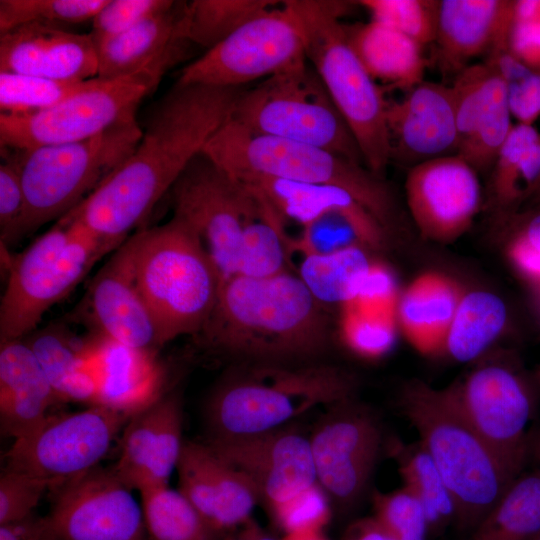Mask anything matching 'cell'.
Returning a JSON list of instances; mask_svg holds the SVG:
<instances>
[{"instance_id": "obj_1", "label": "cell", "mask_w": 540, "mask_h": 540, "mask_svg": "<svg viewBox=\"0 0 540 540\" xmlns=\"http://www.w3.org/2000/svg\"><path fill=\"white\" fill-rule=\"evenodd\" d=\"M243 90L177 82L152 110L131 155L59 220L81 224L115 251L230 120Z\"/></svg>"}, {"instance_id": "obj_2", "label": "cell", "mask_w": 540, "mask_h": 540, "mask_svg": "<svg viewBox=\"0 0 540 540\" xmlns=\"http://www.w3.org/2000/svg\"><path fill=\"white\" fill-rule=\"evenodd\" d=\"M210 351L238 364L315 363L327 349L329 322L298 275H236L223 282L196 335Z\"/></svg>"}, {"instance_id": "obj_3", "label": "cell", "mask_w": 540, "mask_h": 540, "mask_svg": "<svg viewBox=\"0 0 540 540\" xmlns=\"http://www.w3.org/2000/svg\"><path fill=\"white\" fill-rule=\"evenodd\" d=\"M355 387L350 373L329 364H237L208 397V441L230 440L287 426L317 406L352 398Z\"/></svg>"}, {"instance_id": "obj_4", "label": "cell", "mask_w": 540, "mask_h": 540, "mask_svg": "<svg viewBox=\"0 0 540 540\" xmlns=\"http://www.w3.org/2000/svg\"><path fill=\"white\" fill-rule=\"evenodd\" d=\"M399 407L452 496L454 523L471 532L520 475L508 469L476 432L448 387L409 382Z\"/></svg>"}, {"instance_id": "obj_5", "label": "cell", "mask_w": 540, "mask_h": 540, "mask_svg": "<svg viewBox=\"0 0 540 540\" xmlns=\"http://www.w3.org/2000/svg\"><path fill=\"white\" fill-rule=\"evenodd\" d=\"M283 4L294 15L307 60L352 132L365 166L380 176L391 160L388 101L352 48L341 22L350 3L286 0Z\"/></svg>"}, {"instance_id": "obj_6", "label": "cell", "mask_w": 540, "mask_h": 540, "mask_svg": "<svg viewBox=\"0 0 540 540\" xmlns=\"http://www.w3.org/2000/svg\"><path fill=\"white\" fill-rule=\"evenodd\" d=\"M137 285L158 326L163 344L196 336L214 307L220 279L192 228L173 216L132 234Z\"/></svg>"}, {"instance_id": "obj_7", "label": "cell", "mask_w": 540, "mask_h": 540, "mask_svg": "<svg viewBox=\"0 0 540 540\" xmlns=\"http://www.w3.org/2000/svg\"><path fill=\"white\" fill-rule=\"evenodd\" d=\"M203 152L233 177L266 176L342 188L364 205L389 231L396 220L390 189L365 165L323 148L255 134L231 119Z\"/></svg>"}, {"instance_id": "obj_8", "label": "cell", "mask_w": 540, "mask_h": 540, "mask_svg": "<svg viewBox=\"0 0 540 540\" xmlns=\"http://www.w3.org/2000/svg\"><path fill=\"white\" fill-rule=\"evenodd\" d=\"M114 250L77 222L57 223L10 257L0 302V341L23 339Z\"/></svg>"}, {"instance_id": "obj_9", "label": "cell", "mask_w": 540, "mask_h": 540, "mask_svg": "<svg viewBox=\"0 0 540 540\" xmlns=\"http://www.w3.org/2000/svg\"><path fill=\"white\" fill-rule=\"evenodd\" d=\"M142 132L133 119L81 141L19 151L25 195L20 239L79 205L131 155Z\"/></svg>"}, {"instance_id": "obj_10", "label": "cell", "mask_w": 540, "mask_h": 540, "mask_svg": "<svg viewBox=\"0 0 540 540\" xmlns=\"http://www.w3.org/2000/svg\"><path fill=\"white\" fill-rule=\"evenodd\" d=\"M230 119L255 134L314 145L365 165L352 132L308 60L243 90Z\"/></svg>"}, {"instance_id": "obj_11", "label": "cell", "mask_w": 540, "mask_h": 540, "mask_svg": "<svg viewBox=\"0 0 540 540\" xmlns=\"http://www.w3.org/2000/svg\"><path fill=\"white\" fill-rule=\"evenodd\" d=\"M162 77L151 70L114 79L95 77L77 93L42 111L0 114L1 148L28 151L77 142L136 119L139 104Z\"/></svg>"}, {"instance_id": "obj_12", "label": "cell", "mask_w": 540, "mask_h": 540, "mask_svg": "<svg viewBox=\"0 0 540 540\" xmlns=\"http://www.w3.org/2000/svg\"><path fill=\"white\" fill-rule=\"evenodd\" d=\"M170 193L174 215L199 238L220 285L236 276L244 232L262 211L259 199L203 151L189 163Z\"/></svg>"}, {"instance_id": "obj_13", "label": "cell", "mask_w": 540, "mask_h": 540, "mask_svg": "<svg viewBox=\"0 0 540 540\" xmlns=\"http://www.w3.org/2000/svg\"><path fill=\"white\" fill-rule=\"evenodd\" d=\"M129 417L100 405L51 414L38 427L14 440L7 466L57 489L98 466Z\"/></svg>"}, {"instance_id": "obj_14", "label": "cell", "mask_w": 540, "mask_h": 540, "mask_svg": "<svg viewBox=\"0 0 540 540\" xmlns=\"http://www.w3.org/2000/svg\"><path fill=\"white\" fill-rule=\"evenodd\" d=\"M306 61L301 29L282 4L252 18L188 64L178 83L243 88Z\"/></svg>"}, {"instance_id": "obj_15", "label": "cell", "mask_w": 540, "mask_h": 540, "mask_svg": "<svg viewBox=\"0 0 540 540\" xmlns=\"http://www.w3.org/2000/svg\"><path fill=\"white\" fill-rule=\"evenodd\" d=\"M449 390L459 409L500 461L517 475L531 458L527 433L534 395L513 368L489 363L472 370Z\"/></svg>"}, {"instance_id": "obj_16", "label": "cell", "mask_w": 540, "mask_h": 540, "mask_svg": "<svg viewBox=\"0 0 540 540\" xmlns=\"http://www.w3.org/2000/svg\"><path fill=\"white\" fill-rule=\"evenodd\" d=\"M309 443L317 483L339 507L364 494L382 444L375 415L352 398L330 405Z\"/></svg>"}, {"instance_id": "obj_17", "label": "cell", "mask_w": 540, "mask_h": 540, "mask_svg": "<svg viewBox=\"0 0 540 540\" xmlns=\"http://www.w3.org/2000/svg\"><path fill=\"white\" fill-rule=\"evenodd\" d=\"M56 490L47 515L54 540H150L142 506L113 467L98 465Z\"/></svg>"}, {"instance_id": "obj_18", "label": "cell", "mask_w": 540, "mask_h": 540, "mask_svg": "<svg viewBox=\"0 0 540 540\" xmlns=\"http://www.w3.org/2000/svg\"><path fill=\"white\" fill-rule=\"evenodd\" d=\"M133 250L131 235L89 281L72 319L84 324L91 334L158 351L164 344L135 279Z\"/></svg>"}, {"instance_id": "obj_19", "label": "cell", "mask_w": 540, "mask_h": 540, "mask_svg": "<svg viewBox=\"0 0 540 540\" xmlns=\"http://www.w3.org/2000/svg\"><path fill=\"white\" fill-rule=\"evenodd\" d=\"M405 196L420 236L439 244L452 243L466 233L482 205L478 172L458 154L412 166Z\"/></svg>"}, {"instance_id": "obj_20", "label": "cell", "mask_w": 540, "mask_h": 540, "mask_svg": "<svg viewBox=\"0 0 540 540\" xmlns=\"http://www.w3.org/2000/svg\"><path fill=\"white\" fill-rule=\"evenodd\" d=\"M206 444L253 482L270 509L317 482L309 438L290 426Z\"/></svg>"}, {"instance_id": "obj_21", "label": "cell", "mask_w": 540, "mask_h": 540, "mask_svg": "<svg viewBox=\"0 0 540 540\" xmlns=\"http://www.w3.org/2000/svg\"><path fill=\"white\" fill-rule=\"evenodd\" d=\"M182 399L166 392L153 404L129 418L121 439L114 471L131 490L139 492L168 485L177 468L182 439Z\"/></svg>"}, {"instance_id": "obj_22", "label": "cell", "mask_w": 540, "mask_h": 540, "mask_svg": "<svg viewBox=\"0 0 540 540\" xmlns=\"http://www.w3.org/2000/svg\"><path fill=\"white\" fill-rule=\"evenodd\" d=\"M391 159L413 163L454 155L459 134L451 86L422 81L399 101L388 102Z\"/></svg>"}, {"instance_id": "obj_23", "label": "cell", "mask_w": 540, "mask_h": 540, "mask_svg": "<svg viewBox=\"0 0 540 540\" xmlns=\"http://www.w3.org/2000/svg\"><path fill=\"white\" fill-rule=\"evenodd\" d=\"M178 490L219 532L246 523L260 500L253 482L206 443L184 441Z\"/></svg>"}, {"instance_id": "obj_24", "label": "cell", "mask_w": 540, "mask_h": 540, "mask_svg": "<svg viewBox=\"0 0 540 540\" xmlns=\"http://www.w3.org/2000/svg\"><path fill=\"white\" fill-rule=\"evenodd\" d=\"M84 353L96 386L93 405L130 418L166 393V371L158 351L90 334L84 339Z\"/></svg>"}, {"instance_id": "obj_25", "label": "cell", "mask_w": 540, "mask_h": 540, "mask_svg": "<svg viewBox=\"0 0 540 540\" xmlns=\"http://www.w3.org/2000/svg\"><path fill=\"white\" fill-rule=\"evenodd\" d=\"M0 72L89 80L98 74L96 45L91 34L56 25L25 24L0 34Z\"/></svg>"}, {"instance_id": "obj_26", "label": "cell", "mask_w": 540, "mask_h": 540, "mask_svg": "<svg viewBox=\"0 0 540 540\" xmlns=\"http://www.w3.org/2000/svg\"><path fill=\"white\" fill-rule=\"evenodd\" d=\"M185 2H174L131 29L95 42L97 77L114 79L144 70L164 74L183 58L190 45L181 34Z\"/></svg>"}, {"instance_id": "obj_27", "label": "cell", "mask_w": 540, "mask_h": 540, "mask_svg": "<svg viewBox=\"0 0 540 540\" xmlns=\"http://www.w3.org/2000/svg\"><path fill=\"white\" fill-rule=\"evenodd\" d=\"M515 1L440 0L436 38L438 62L460 72L470 59L508 42Z\"/></svg>"}, {"instance_id": "obj_28", "label": "cell", "mask_w": 540, "mask_h": 540, "mask_svg": "<svg viewBox=\"0 0 540 540\" xmlns=\"http://www.w3.org/2000/svg\"><path fill=\"white\" fill-rule=\"evenodd\" d=\"M61 403L37 357L23 339L0 341V423L4 435L20 438Z\"/></svg>"}, {"instance_id": "obj_29", "label": "cell", "mask_w": 540, "mask_h": 540, "mask_svg": "<svg viewBox=\"0 0 540 540\" xmlns=\"http://www.w3.org/2000/svg\"><path fill=\"white\" fill-rule=\"evenodd\" d=\"M465 290L451 276L426 271L400 292L396 320L407 342L423 355L443 352L453 316Z\"/></svg>"}, {"instance_id": "obj_30", "label": "cell", "mask_w": 540, "mask_h": 540, "mask_svg": "<svg viewBox=\"0 0 540 540\" xmlns=\"http://www.w3.org/2000/svg\"><path fill=\"white\" fill-rule=\"evenodd\" d=\"M346 31L352 48L375 81L407 91L424 81L422 46L411 38L373 20L346 26Z\"/></svg>"}, {"instance_id": "obj_31", "label": "cell", "mask_w": 540, "mask_h": 540, "mask_svg": "<svg viewBox=\"0 0 540 540\" xmlns=\"http://www.w3.org/2000/svg\"><path fill=\"white\" fill-rule=\"evenodd\" d=\"M23 340L34 352L61 403L94 404L96 386L85 358L84 339H78L63 324H50L37 328Z\"/></svg>"}, {"instance_id": "obj_32", "label": "cell", "mask_w": 540, "mask_h": 540, "mask_svg": "<svg viewBox=\"0 0 540 540\" xmlns=\"http://www.w3.org/2000/svg\"><path fill=\"white\" fill-rule=\"evenodd\" d=\"M387 233L365 207L332 210L302 226L296 239L289 238V250L303 256H326L355 246L378 249L385 244Z\"/></svg>"}, {"instance_id": "obj_33", "label": "cell", "mask_w": 540, "mask_h": 540, "mask_svg": "<svg viewBox=\"0 0 540 540\" xmlns=\"http://www.w3.org/2000/svg\"><path fill=\"white\" fill-rule=\"evenodd\" d=\"M508 313L505 302L487 290L465 291L450 324L443 352L458 362L481 356L502 334Z\"/></svg>"}, {"instance_id": "obj_34", "label": "cell", "mask_w": 540, "mask_h": 540, "mask_svg": "<svg viewBox=\"0 0 540 540\" xmlns=\"http://www.w3.org/2000/svg\"><path fill=\"white\" fill-rule=\"evenodd\" d=\"M540 533V469L520 475L468 540H532Z\"/></svg>"}, {"instance_id": "obj_35", "label": "cell", "mask_w": 540, "mask_h": 540, "mask_svg": "<svg viewBox=\"0 0 540 540\" xmlns=\"http://www.w3.org/2000/svg\"><path fill=\"white\" fill-rule=\"evenodd\" d=\"M355 246L326 256H303L298 276L323 306L351 302L373 261Z\"/></svg>"}, {"instance_id": "obj_36", "label": "cell", "mask_w": 540, "mask_h": 540, "mask_svg": "<svg viewBox=\"0 0 540 540\" xmlns=\"http://www.w3.org/2000/svg\"><path fill=\"white\" fill-rule=\"evenodd\" d=\"M150 540H222L217 531L179 491L168 485L140 492Z\"/></svg>"}, {"instance_id": "obj_37", "label": "cell", "mask_w": 540, "mask_h": 540, "mask_svg": "<svg viewBox=\"0 0 540 540\" xmlns=\"http://www.w3.org/2000/svg\"><path fill=\"white\" fill-rule=\"evenodd\" d=\"M271 0H193L185 2L181 34L185 40L215 47L246 22L277 5Z\"/></svg>"}, {"instance_id": "obj_38", "label": "cell", "mask_w": 540, "mask_h": 540, "mask_svg": "<svg viewBox=\"0 0 540 540\" xmlns=\"http://www.w3.org/2000/svg\"><path fill=\"white\" fill-rule=\"evenodd\" d=\"M394 455L403 487L422 504L429 531H438L454 522L455 506L452 496L422 444H396Z\"/></svg>"}, {"instance_id": "obj_39", "label": "cell", "mask_w": 540, "mask_h": 540, "mask_svg": "<svg viewBox=\"0 0 540 540\" xmlns=\"http://www.w3.org/2000/svg\"><path fill=\"white\" fill-rule=\"evenodd\" d=\"M259 201L261 214L246 227L238 261L237 275L251 278L271 277L288 271L290 252L284 221L268 204Z\"/></svg>"}, {"instance_id": "obj_40", "label": "cell", "mask_w": 540, "mask_h": 540, "mask_svg": "<svg viewBox=\"0 0 540 540\" xmlns=\"http://www.w3.org/2000/svg\"><path fill=\"white\" fill-rule=\"evenodd\" d=\"M451 88L460 146L471 136L495 101L506 94V86L496 68L486 61L463 68L457 73Z\"/></svg>"}, {"instance_id": "obj_41", "label": "cell", "mask_w": 540, "mask_h": 540, "mask_svg": "<svg viewBox=\"0 0 540 540\" xmlns=\"http://www.w3.org/2000/svg\"><path fill=\"white\" fill-rule=\"evenodd\" d=\"M90 80H57L0 72L1 114L24 115L42 111L77 93Z\"/></svg>"}, {"instance_id": "obj_42", "label": "cell", "mask_w": 540, "mask_h": 540, "mask_svg": "<svg viewBox=\"0 0 540 540\" xmlns=\"http://www.w3.org/2000/svg\"><path fill=\"white\" fill-rule=\"evenodd\" d=\"M107 1L1 0L0 34L31 23L60 26L92 20Z\"/></svg>"}, {"instance_id": "obj_43", "label": "cell", "mask_w": 540, "mask_h": 540, "mask_svg": "<svg viewBox=\"0 0 540 540\" xmlns=\"http://www.w3.org/2000/svg\"><path fill=\"white\" fill-rule=\"evenodd\" d=\"M498 71L506 86L511 115L520 124L532 125L540 115V71L520 59L504 43L490 51L487 59Z\"/></svg>"}, {"instance_id": "obj_44", "label": "cell", "mask_w": 540, "mask_h": 540, "mask_svg": "<svg viewBox=\"0 0 540 540\" xmlns=\"http://www.w3.org/2000/svg\"><path fill=\"white\" fill-rule=\"evenodd\" d=\"M371 20L389 26L422 47L435 41L438 3L435 0H361Z\"/></svg>"}, {"instance_id": "obj_45", "label": "cell", "mask_w": 540, "mask_h": 540, "mask_svg": "<svg viewBox=\"0 0 540 540\" xmlns=\"http://www.w3.org/2000/svg\"><path fill=\"white\" fill-rule=\"evenodd\" d=\"M396 317L365 314L349 306L341 307L339 335L343 344L364 359H379L395 345Z\"/></svg>"}, {"instance_id": "obj_46", "label": "cell", "mask_w": 540, "mask_h": 540, "mask_svg": "<svg viewBox=\"0 0 540 540\" xmlns=\"http://www.w3.org/2000/svg\"><path fill=\"white\" fill-rule=\"evenodd\" d=\"M374 519L393 540H425L429 532L425 510L405 487L374 494Z\"/></svg>"}, {"instance_id": "obj_47", "label": "cell", "mask_w": 540, "mask_h": 540, "mask_svg": "<svg viewBox=\"0 0 540 540\" xmlns=\"http://www.w3.org/2000/svg\"><path fill=\"white\" fill-rule=\"evenodd\" d=\"M507 95L492 105L471 136L458 148L457 154L477 172L493 167L496 157L513 125Z\"/></svg>"}, {"instance_id": "obj_48", "label": "cell", "mask_w": 540, "mask_h": 540, "mask_svg": "<svg viewBox=\"0 0 540 540\" xmlns=\"http://www.w3.org/2000/svg\"><path fill=\"white\" fill-rule=\"evenodd\" d=\"M0 164V237L4 247L20 240L25 211V195L20 172V152L1 148Z\"/></svg>"}, {"instance_id": "obj_49", "label": "cell", "mask_w": 540, "mask_h": 540, "mask_svg": "<svg viewBox=\"0 0 540 540\" xmlns=\"http://www.w3.org/2000/svg\"><path fill=\"white\" fill-rule=\"evenodd\" d=\"M329 501L326 492L315 482L271 511L287 534L320 530L330 517Z\"/></svg>"}, {"instance_id": "obj_50", "label": "cell", "mask_w": 540, "mask_h": 540, "mask_svg": "<svg viewBox=\"0 0 540 540\" xmlns=\"http://www.w3.org/2000/svg\"><path fill=\"white\" fill-rule=\"evenodd\" d=\"M171 0H108L93 17L92 32L94 42L121 34L145 19L168 9Z\"/></svg>"}, {"instance_id": "obj_51", "label": "cell", "mask_w": 540, "mask_h": 540, "mask_svg": "<svg viewBox=\"0 0 540 540\" xmlns=\"http://www.w3.org/2000/svg\"><path fill=\"white\" fill-rule=\"evenodd\" d=\"M50 485L24 472L5 467L0 476V525L34 513Z\"/></svg>"}, {"instance_id": "obj_52", "label": "cell", "mask_w": 540, "mask_h": 540, "mask_svg": "<svg viewBox=\"0 0 540 540\" xmlns=\"http://www.w3.org/2000/svg\"><path fill=\"white\" fill-rule=\"evenodd\" d=\"M399 296L393 271L384 263L373 261L355 298L343 306L365 314L396 317Z\"/></svg>"}, {"instance_id": "obj_53", "label": "cell", "mask_w": 540, "mask_h": 540, "mask_svg": "<svg viewBox=\"0 0 540 540\" xmlns=\"http://www.w3.org/2000/svg\"><path fill=\"white\" fill-rule=\"evenodd\" d=\"M508 46L523 63L540 71V20H514Z\"/></svg>"}, {"instance_id": "obj_54", "label": "cell", "mask_w": 540, "mask_h": 540, "mask_svg": "<svg viewBox=\"0 0 540 540\" xmlns=\"http://www.w3.org/2000/svg\"><path fill=\"white\" fill-rule=\"evenodd\" d=\"M0 540H54L48 517L34 513L30 516L0 525Z\"/></svg>"}, {"instance_id": "obj_55", "label": "cell", "mask_w": 540, "mask_h": 540, "mask_svg": "<svg viewBox=\"0 0 540 540\" xmlns=\"http://www.w3.org/2000/svg\"><path fill=\"white\" fill-rule=\"evenodd\" d=\"M527 210H518L500 219L509 221L513 233L521 236L540 251V203H533Z\"/></svg>"}, {"instance_id": "obj_56", "label": "cell", "mask_w": 540, "mask_h": 540, "mask_svg": "<svg viewBox=\"0 0 540 540\" xmlns=\"http://www.w3.org/2000/svg\"><path fill=\"white\" fill-rule=\"evenodd\" d=\"M346 540H393L374 518L362 520L350 529Z\"/></svg>"}, {"instance_id": "obj_57", "label": "cell", "mask_w": 540, "mask_h": 540, "mask_svg": "<svg viewBox=\"0 0 540 540\" xmlns=\"http://www.w3.org/2000/svg\"><path fill=\"white\" fill-rule=\"evenodd\" d=\"M284 540H326L321 534L320 530L302 531L289 533Z\"/></svg>"}, {"instance_id": "obj_58", "label": "cell", "mask_w": 540, "mask_h": 540, "mask_svg": "<svg viewBox=\"0 0 540 540\" xmlns=\"http://www.w3.org/2000/svg\"><path fill=\"white\" fill-rule=\"evenodd\" d=\"M245 531L251 540H275L274 538L264 534L256 525L250 522V520L246 522Z\"/></svg>"}, {"instance_id": "obj_59", "label": "cell", "mask_w": 540, "mask_h": 540, "mask_svg": "<svg viewBox=\"0 0 540 540\" xmlns=\"http://www.w3.org/2000/svg\"><path fill=\"white\" fill-rule=\"evenodd\" d=\"M532 289H533V292H534V297H535L536 304H537L538 308L540 309V283L532 285Z\"/></svg>"}, {"instance_id": "obj_60", "label": "cell", "mask_w": 540, "mask_h": 540, "mask_svg": "<svg viewBox=\"0 0 540 540\" xmlns=\"http://www.w3.org/2000/svg\"><path fill=\"white\" fill-rule=\"evenodd\" d=\"M530 201L534 203H540V188Z\"/></svg>"}, {"instance_id": "obj_61", "label": "cell", "mask_w": 540, "mask_h": 540, "mask_svg": "<svg viewBox=\"0 0 540 540\" xmlns=\"http://www.w3.org/2000/svg\"><path fill=\"white\" fill-rule=\"evenodd\" d=\"M532 540H540V533L536 535Z\"/></svg>"}]
</instances>
